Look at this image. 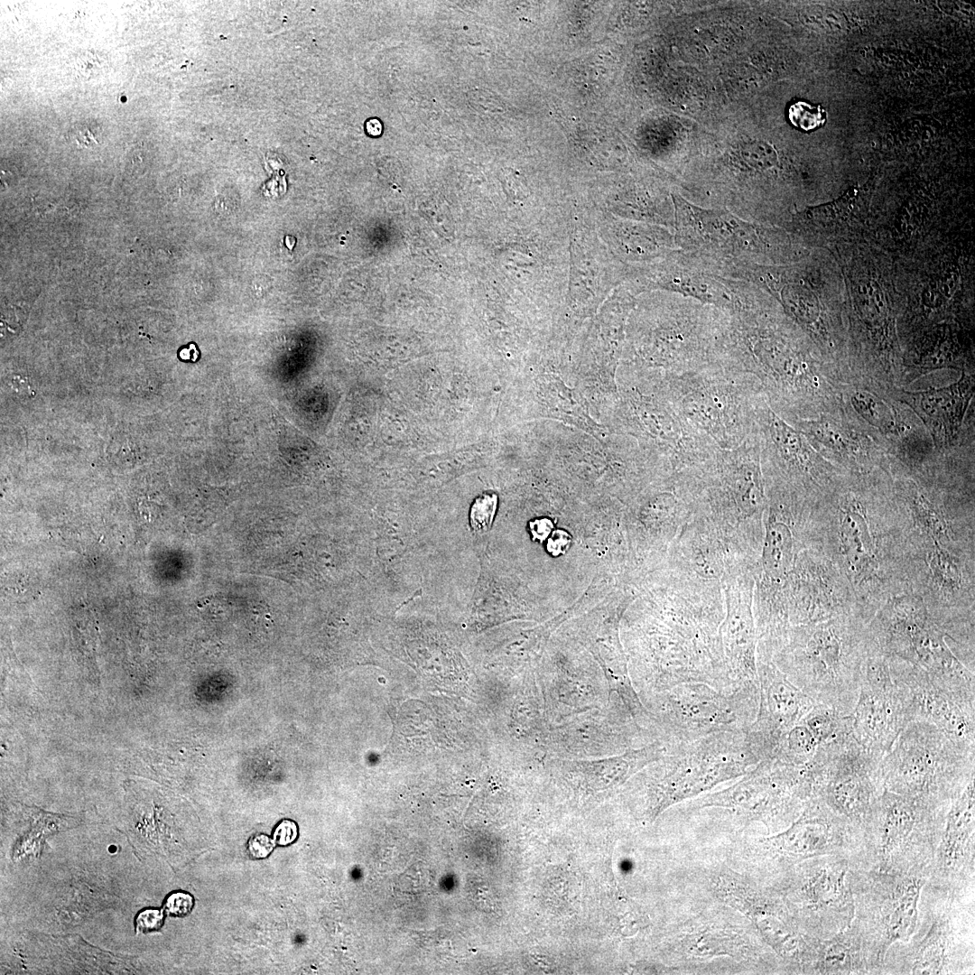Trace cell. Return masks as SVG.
I'll list each match as a JSON object with an SVG mask.
<instances>
[{"mask_svg":"<svg viewBox=\"0 0 975 975\" xmlns=\"http://www.w3.org/2000/svg\"><path fill=\"white\" fill-rule=\"evenodd\" d=\"M716 362L753 375L782 419H816L842 412L839 383L818 354L793 330L752 313L722 319Z\"/></svg>","mask_w":975,"mask_h":975,"instance_id":"cell-1","label":"cell"},{"mask_svg":"<svg viewBox=\"0 0 975 975\" xmlns=\"http://www.w3.org/2000/svg\"><path fill=\"white\" fill-rule=\"evenodd\" d=\"M682 471L694 499L693 515L756 563L766 506L757 434L735 449L718 448L704 462Z\"/></svg>","mask_w":975,"mask_h":975,"instance_id":"cell-2","label":"cell"},{"mask_svg":"<svg viewBox=\"0 0 975 975\" xmlns=\"http://www.w3.org/2000/svg\"><path fill=\"white\" fill-rule=\"evenodd\" d=\"M868 637L844 621H820L790 628L772 662L815 702L841 715L856 706Z\"/></svg>","mask_w":975,"mask_h":975,"instance_id":"cell-3","label":"cell"},{"mask_svg":"<svg viewBox=\"0 0 975 975\" xmlns=\"http://www.w3.org/2000/svg\"><path fill=\"white\" fill-rule=\"evenodd\" d=\"M975 971V893L959 894L925 883L911 937L892 945L886 975H970Z\"/></svg>","mask_w":975,"mask_h":975,"instance_id":"cell-4","label":"cell"},{"mask_svg":"<svg viewBox=\"0 0 975 975\" xmlns=\"http://www.w3.org/2000/svg\"><path fill=\"white\" fill-rule=\"evenodd\" d=\"M879 769L887 791L950 807L975 778V748L930 721L915 720L901 730Z\"/></svg>","mask_w":975,"mask_h":975,"instance_id":"cell-5","label":"cell"},{"mask_svg":"<svg viewBox=\"0 0 975 975\" xmlns=\"http://www.w3.org/2000/svg\"><path fill=\"white\" fill-rule=\"evenodd\" d=\"M666 745L664 756L645 772V813L652 822L675 804L745 775L759 763L746 731Z\"/></svg>","mask_w":975,"mask_h":975,"instance_id":"cell-6","label":"cell"},{"mask_svg":"<svg viewBox=\"0 0 975 975\" xmlns=\"http://www.w3.org/2000/svg\"><path fill=\"white\" fill-rule=\"evenodd\" d=\"M665 392L680 413L720 449H735L757 434V409L766 396L749 373L714 363L669 374Z\"/></svg>","mask_w":975,"mask_h":975,"instance_id":"cell-7","label":"cell"},{"mask_svg":"<svg viewBox=\"0 0 975 975\" xmlns=\"http://www.w3.org/2000/svg\"><path fill=\"white\" fill-rule=\"evenodd\" d=\"M948 809L884 789L861 829L860 868L929 878Z\"/></svg>","mask_w":975,"mask_h":975,"instance_id":"cell-8","label":"cell"},{"mask_svg":"<svg viewBox=\"0 0 975 975\" xmlns=\"http://www.w3.org/2000/svg\"><path fill=\"white\" fill-rule=\"evenodd\" d=\"M651 714L664 742H690L722 731H747L758 709V685L745 681L731 692L691 682L649 695Z\"/></svg>","mask_w":975,"mask_h":975,"instance_id":"cell-9","label":"cell"},{"mask_svg":"<svg viewBox=\"0 0 975 975\" xmlns=\"http://www.w3.org/2000/svg\"><path fill=\"white\" fill-rule=\"evenodd\" d=\"M927 877L854 867L851 889L854 916L851 926L861 938L874 970L880 975L888 949L906 942L914 933L918 903Z\"/></svg>","mask_w":975,"mask_h":975,"instance_id":"cell-10","label":"cell"},{"mask_svg":"<svg viewBox=\"0 0 975 975\" xmlns=\"http://www.w3.org/2000/svg\"><path fill=\"white\" fill-rule=\"evenodd\" d=\"M814 797L809 766L771 758L760 761L735 784L689 803V810L720 809L737 819L759 821L777 832L789 826Z\"/></svg>","mask_w":975,"mask_h":975,"instance_id":"cell-11","label":"cell"},{"mask_svg":"<svg viewBox=\"0 0 975 975\" xmlns=\"http://www.w3.org/2000/svg\"><path fill=\"white\" fill-rule=\"evenodd\" d=\"M851 858L824 855L803 861L777 876L773 887L786 901L810 938H830L848 928L854 916Z\"/></svg>","mask_w":975,"mask_h":975,"instance_id":"cell-12","label":"cell"},{"mask_svg":"<svg viewBox=\"0 0 975 975\" xmlns=\"http://www.w3.org/2000/svg\"><path fill=\"white\" fill-rule=\"evenodd\" d=\"M816 773V797L860 830L884 791L881 758L847 733L821 744L811 759Z\"/></svg>","mask_w":975,"mask_h":975,"instance_id":"cell-13","label":"cell"},{"mask_svg":"<svg viewBox=\"0 0 975 975\" xmlns=\"http://www.w3.org/2000/svg\"><path fill=\"white\" fill-rule=\"evenodd\" d=\"M757 425L764 477L824 499L848 474L824 459L803 433L778 416L766 397L757 409Z\"/></svg>","mask_w":975,"mask_h":975,"instance_id":"cell-14","label":"cell"},{"mask_svg":"<svg viewBox=\"0 0 975 975\" xmlns=\"http://www.w3.org/2000/svg\"><path fill=\"white\" fill-rule=\"evenodd\" d=\"M758 849L776 876L807 859L843 855L860 867L861 830L812 798L786 828L759 840Z\"/></svg>","mask_w":975,"mask_h":975,"instance_id":"cell-15","label":"cell"},{"mask_svg":"<svg viewBox=\"0 0 975 975\" xmlns=\"http://www.w3.org/2000/svg\"><path fill=\"white\" fill-rule=\"evenodd\" d=\"M716 896L740 912L789 973H800L810 950V939L780 893L760 888L732 871H721L711 882Z\"/></svg>","mask_w":975,"mask_h":975,"instance_id":"cell-16","label":"cell"},{"mask_svg":"<svg viewBox=\"0 0 975 975\" xmlns=\"http://www.w3.org/2000/svg\"><path fill=\"white\" fill-rule=\"evenodd\" d=\"M851 719L855 740L881 759L901 730L914 720L907 688L892 676L887 657L877 647L867 650Z\"/></svg>","mask_w":975,"mask_h":975,"instance_id":"cell-17","label":"cell"},{"mask_svg":"<svg viewBox=\"0 0 975 975\" xmlns=\"http://www.w3.org/2000/svg\"><path fill=\"white\" fill-rule=\"evenodd\" d=\"M975 372L961 371L959 379L946 386L925 390L898 389L890 396L907 405L928 431L935 450L948 451L974 439Z\"/></svg>","mask_w":975,"mask_h":975,"instance_id":"cell-18","label":"cell"},{"mask_svg":"<svg viewBox=\"0 0 975 975\" xmlns=\"http://www.w3.org/2000/svg\"><path fill=\"white\" fill-rule=\"evenodd\" d=\"M758 709L746 731L759 762L774 757L783 737L817 703L794 685L772 661H757Z\"/></svg>","mask_w":975,"mask_h":975,"instance_id":"cell-19","label":"cell"},{"mask_svg":"<svg viewBox=\"0 0 975 975\" xmlns=\"http://www.w3.org/2000/svg\"><path fill=\"white\" fill-rule=\"evenodd\" d=\"M926 883L975 893V778L948 809Z\"/></svg>","mask_w":975,"mask_h":975,"instance_id":"cell-20","label":"cell"},{"mask_svg":"<svg viewBox=\"0 0 975 975\" xmlns=\"http://www.w3.org/2000/svg\"><path fill=\"white\" fill-rule=\"evenodd\" d=\"M828 461L848 473L890 469L887 450L844 413L788 422Z\"/></svg>","mask_w":975,"mask_h":975,"instance_id":"cell-21","label":"cell"},{"mask_svg":"<svg viewBox=\"0 0 975 975\" xmlns=\"http://www.w3.org/2000/svg\"><path fill=\"white\" fill-rule=\"evenodd\" d=\"M672 550L671 571L701 585L721 587L729 576L755 566L695 515L673 543Z\"/></svg>","mask_w":975,"mask_h":975,"instance_id":"cell-22","label":"cell"},{"mask_svg":"<svg viewBox=\"0 0 975 975\" xmlns=\"http://www.w3.org/2000/svg\"><path fill=\"white\" fill-rule=\"evenodd\" d=\"M754 585L753 570L730 575L721 583L724 618L720 628V639L727 665L736 682L757 683Z\"/></svg>","mask_w":975,"mask_h":975,"instance_id":"cell-23","label":"cell"},{"mask_svg":"<svg viewBox=\"0 0 975 975\" xmlns=\"http://www.w3.org/2000/svg\"><path fill=\"white\" fill-rule=\"evenodd\" d=\"M892 676L908 690L914 720L932 722L956 741L975 748V712L938 688L928 673L897 657H887Z\"/></svg>","mask_w":975,"mask_h":975,"instance_id":"cell-24","label":"cell"},{"mask_svg":"<svg viewBox=\"0 0 975 975\" xmlns=\"http://www.w3.org/2000/svg\"><path fill=\"white\" fill-rule=\"evenodd\" d=\"M803 974L869 975L874 970L861 938L850 924L830 938L812 941Z\"/></svg>","mask_w":975,"mask_h":975,"instance_id":"cell-25","label":"cell"},{"mask_svg":"<svg viewBox=\"0 0 975 975\" xmlns=\"http://www.w3.org/2000/svg\"><path fill=\"white\" fill-rule=\"evenodd\" d=\"M666 743L655 740L640 748H629L618 756L599 761L569 763L570 771L580 774L590 791L613 790L633 775L656 761L666 751Z\"/></svg>","mask_w":975,"mask_h":975,"instance_id":"cell-26","label":"cell"},{"mask_svg":"<svg viewBox=\"0 0 975 975\" xmlns=\"http://www.w3.org/2000/svg\"><path fill=\"white\" fill-rule=\"evenodd\" d=\"M845 488L840 495V541L850 570L856 575L871 570L874 562L873 545L866 517V507L855 487Z\"/></svg>","mask_w":975,"mask_h":975,"instance_id":"cell-27","label":"cell"},{"mask_svg":"<svg viewBox=\"0 0 975 975\" xmlns=\"http://www.w3.org/2000/svg\"><path fill=\"white\" fill-rule=\"evenodd\" d=\"M682 951L692 957H714L729 955L745 957L749 954V944L745 937L732 929L709 925L698 929L683 939Z\"/></svg>","mask_w":975,"mask_h":975,"instance_id":"cell-28","label":"cell"},{"mask_svg":"<svg viewBox=\"0 0 975 975\" xmlns=\"http://www.w3.org/2000/svg\"><path fill=\"white\" fill-rule=\"evenodd\" d=\"M817 747L818 743L802 720L783 737L773 758L803 765L812 758Z\"/></svg>","mask_w":975,"mask_h":975,"instance_id":"cell-29","label":"cell"},{"mask_svg":"<svg viewBox=\"0 0 975 975\" xmlns=\"http://www.w3.org/2000/svg\"><path fill=\"white\" fill-rule=\"evenodd\" d=\"M788 118L797 128L811 131L825 123L826 111L820 105L813 106L804 101H797L789 107Z\"/></svg>","mask_w":975,"mask_h":975,"instance_id":"cell-30","label":"cell"},{"mask_svg":"<svg viewBox=\"0 0 975 975\" xmlns=\"http://www.w3.org/2000/svg\"><path fill=\"white\" fill-rule=\"evenodd\" d=\"M738 154L741 162L757 170L770 168L777 162L774 147L762 141L746 144L740 147Z\"/></svg>","mask_w":975,"mask_h":975,"instance_id":"cell-31","label":"cell"},{"mask_svg":"<svg viewBox=\"0 0 975 975\" xmlns=\"http://www.w3.org/2000/svg\"><path fill=\"white\" fill-rule=\"evenodd\" d=\"M497 497L494 493H483L473 502L470 509V525L476 532L489 529L496 514Z\"/></svg>","mask_w":975,"mask_h":975,"instance_id":"cell-32","label":"cell"},{"mask_svg":"<svg viewBox=\"0 0 975 975\" xmlns=\"http://www.w3.org/2000/svg\"><path fill=\"white\" fill-rule=\"evenodd\" d=\"M856 194L857 190L851 189L832 202L809 209L806 215L812 219L835 218L848 209Z\"/></svg>","mask_w":975,"mask_h":975,"instance_id":"cell-33","label":"cell"},{"mask_svg":"<svg viewBox=\"0 0 975 975\" xmlns=\"http://www.w3.org/2000/svg\"><path fill=\"white\" fill-rule=\"evenodd\" d=\"M194 903V897L190 893L176 890L170 892L165 896L162 909L168 915L183 917L192 911Z\"/></svg>","mask_w":975,"mask_h":975,"instance_id":"cell-34","label":"cell"},{"mask_svg":"<svg viewBox=\"0 0 975 975\" xmlns=\"http://www.w3.org/2000/svg\"><path fill=\"white\" fill-rule=\"evenodd\" d=\"M931 568L940 581L947 586L955 585L959 580L956 565L942 551L936 550L930 558Z\"/></svg>","mask_w":975,"mask_h":975,"instance_id":"cell-35","label":"cell"},{"mask_svg":"<svg viewBox=\"0 0 975 975\" xmlns=\"http://www.w3.org/2000/svg\"><path fill=\"white\" fill-rule=\"evenodd\" d=\"M165 915L162 909L144 908L140 910L134 921L135 932L148 933L159 931L164 924Z\"/></svg>","mask_w":975,"mask_h":975,"instance_id":"cell-36","label":"cell"},{"mask_svg":"<svg viewBox=\"0 0 975 975\" xmlns=\"http://www.w3.org/2000/svg\"><path fill=\"white\" fill-rule=\"evenodd\" d=\"M271 836L276 846H290L299 837L298 824L291 819H283L274 826Z\"/></svg>","mask_w":975,"mask_h":975,"instance_id":"cell-37","label":"cell"},{"mask_svg":"<svg viewBox=\"0 0 975 975\" xmlns=\"http://www.w3.org/2000/svg\"><path fill=\"white\" fill-rule=\"evenodd\" d=\"M275 846L272 836L256 833L248 839L246 852L252 859H264L273 852Z\"/></svg>","mask_w":975,"mask_h":975,"instance_id":"cell-38","label":"cell"},{"mask_svg":"<svg viewBox=\"0 0 975 975\" xmlns=\"http://www.w3.org/2000/svg\"><path fill=\"white\" fill-rule=\"evenodd\" d=\"M571 544V534L562 529H556L547 538L546 549L552 556L564 554Z\"/></svg>","mask_w":975,"mask_h":975,"instance_id":"cell-39","label":"cell"},{"mask_svg":"<svg viewBox=\"0 0 975 975\" xmlns=\"http://www.w3.org/2000/svg\"><path fill=\"white\" fill-rule=\"evenodd\" d=\"M553 529V523L548 517H536L529 522V532L534 541L543 542Z\"/></svg>","mask_w":975,"mask_h":975,"instance_id":"cell-40","label":"cell"},{"mask_svg":"<svg viewBox=\"0 0 975 975\" xmlns=\"http://www.w3.org/2000/svg\"><path fill=\"white\" fill-rule=\"evenodd\" d=\"M198 355H199L198 350L196 349L195 345H193V344H190L189 348H183L180 352V357L182 359H191L193 361L197 359Z\"/></svg>","mask_w":975,"mask_h":975,"instance_id":"cell-41","label":"cell"}]
</instances>
